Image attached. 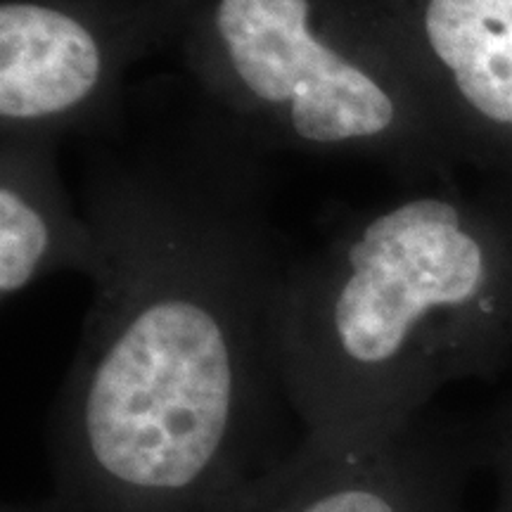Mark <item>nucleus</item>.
I'll use <instances>...</instances> for the list:
<instances>
[{"instance_id": "nucleus-6", "label": "nucleus", "mask_w": 512, "mask_h": 512, "mask_svg": "<svg viewBox=\"0 0 512 512\" xmlns=\"http://www.w3.org/2000/svg\"><path fill=\"white\" fill-rule=\"evenodd\" d=\"M465 166L512 197V0H377Z\"/></svg>"}, {"instance_id": "nucleus-5", "label": "nucleus", "mask_w": 512, "mask_h": 512, "mask_svg": "<svg viewBox=\"0 0 512 512\" xmlns=\"http://www.w3.org/2000/svg\"><path fill=\"white\" fill-rule=\"evenodd\" d=\"M475 467V437L425 413L375 446H294L228 512H467Z\"/></svg>"}, {"instance_id": "nucleus-2", "label": "nucleus", "mask_w": 512, "mask_h": 512, "mask_svg": "<svg viewBox=\"0 0 512 512\" xmlns=\"http://www.w3.org/2000/svg\"><path fill=\"white\" fill-rule=\"evenodd\" d=\"M273 328L299 448L394 437L512 363V197L439 183L358 216L290 261Z\"/></svg>"}, {"instance_id": "nucleus-7", "label": "nucleus", "mask_w": 512, "mask_h": 512, "mask_svg": "<svg viewBox=\"0 0 512 512\" xmlns=\"http://www.w3.org/2000/svg\"><path fill=\"white\" fill-rule=\"evenodd\" d=\"M60 140L0 133V297L8 304L50 275L93 280L102 266L98 230L69 195L57 164Z\"/></svg>"}, {"instance_id": "nucleus-8", "label": "nucleus", "mask_w": 512, "mask_h": 512, "mask_svg": "<svg viewBox=\"0 0 512 512\" xmlns=\"http://www.w3.org/2000/svg\"><path fill=\"white\" fill-rule=\"evenodd\" d=\"M472 437L477 465L494 479V501L486 512H512V392Z\"/></svg>"}, {"instance_id": "nucleus-1", "label": "nucleus", "mask_w": 512, "mask_h": 512, "mask_svg": "<svg viewBox=\"0 0 512 512\" xmlns=\"http://www.w3.org/2000/svg\"><path fill=\"white\" fill-rule=\"evenodd\" d=\"M266 157L202 100L88 159L102 266L50 411L53 512H228L285 458Z\"/></svg>"}, {"instance_id": "nucleus-4", "label": "nucleus", "mask_w": 512, "mask_h": 512, "mask_svg": "<svg viewBox=\"0 0 512 512\" xmlns=\"http://www.w3.org/2000/svg\"><path fill=\"white\" fill-rule=\"evenodd\" d=\"M181 0H0V133L98 138L124 121L126 79L171 50Z\"/></svg>"}, {"instance_id": "nucleus-3", "label": "nucleus", "mask_w": 512, "mask_h": 512, "mask_svg": "<svg viewBox=\"0 0 512 512\" xmlns=\"http://www.w3.org/2000/svg\"><path fill=\"white\" fill-rule=\"evenodd\" d=\"M171 50L211 110L268 155L363 157L439 183L465 166L377 0H181Z\"/></svg>"}, {"instance_id": "nucleus-9", "label": "nucleus", "mask_w": 512, "mask_h": 512, "mask_svg": "<svg viewBox=\"0 0 512 512\" xmlns=\"http://www.w3.org/2000/svg\"><path fill=\"white\" fill-rule=\"evenodd\" d=\"M3 512H53L50 508L46 498H41V501H34V503H24V505H8Z\"/></svg>"}]
</instances>
